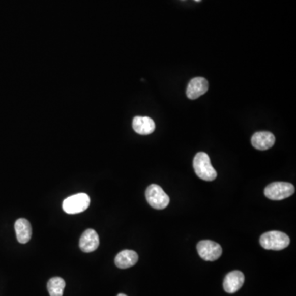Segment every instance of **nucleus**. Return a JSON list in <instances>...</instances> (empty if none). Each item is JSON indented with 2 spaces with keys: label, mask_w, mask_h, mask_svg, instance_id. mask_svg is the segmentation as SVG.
Here are the masks:
<instances>
[{
  "label": "nucleus",
  "mask_w": 296,
  "mask_h": 296,
  "mask_svg": "<svg viewBox=\"0 0 296 296\" xmlns=\"http://www.w3.org/2000/svg\"><path fill=\"white\" fill-rule=\"evenodd\" d=\"M193 168L198 178L203 181H213L217 173L211 163L210 157L205 153H198L193 159Z\"/></svg>",
  "instance_id": "f257e3e1"
},
{
  "label": "nucleus",
  "mask_w": 296,
  "mask_h": 296,
  "mask_svg": "<svg viewBox=\"0 0 296 296\" xmlns=\"http://www.w3.org/2000/svg\"><path fill=\"white\" fill-rule=\"evenodd\" d=\"M260 245L268 250H282L290 245V238L283 232H266L260 237Z\"/></svg>",
  "instance_id": "f03ea898"
},
{
  "label": "nucleus",
  "mask_w": 296,
  "mask_h": 296,
  "mask_svg": "<svg viewBox=\"0 0 296 296\" xmlns=\"http://www.w3.org/2000/svg\"><path fill=\"white\" fill-rule=\"evenodd\" d=\"M90 197L86 193H77L67 197L63 202V209L68 214H77L88 209Z\"/></svg>",
  "instance_id": "7ed1b4c3"
},
{
  "label": "nucleus",
  "mask_w": 296,
  "mask_h": 296,
  "mask_svg": "<svg viewBox=\"0 0 296 296\" xmlns=\"http://www.w3.org/2000/svg\"><path fill=\"white\" fill-rule=\"evenodd\" d=\"M146 198L151 206L157 210L165 209L170 203V197L165 193L161 187L151 185L146 190Z\"/></svg>",
  "instance_id": "20e7f679"
},
{
  "label": "nucleus",
  "mask_w": 296,
  "mask_h": 296,
  "mask_svg": "<svg viewBox=\"0 0 296 296\" xmlns=\"http://www.w3.org/2000/svg\"><path fill=\"white\" fill-rule=\"evenodd\" d=\"M294 187L290 183L275 182L264 189V194L271 200H283L293 195Z\"/></svg>",
  "instance_id": "39448f33"
},
{
  "label": "nucleus",
  "mask_w": 296,
  "mask_h": 296,
  "mask_svg": "<svg viewBox=\"0 0 296 296\" xmlns=\"http://www.w3.org/2000/svg\"><path fill=\"white\" fill-rule=\"evenodd\" d=\"M197 253L205 261H216L222 254L221 245L212 241H200L197 245Z\"/></svg>",
  "instance_id": "423d86ee"
},
{
  "label": "nucleus",
  "mask_w": 296,
  "mask_h": 296,
  "mask_svg": "<svg viewBox=\"0 0 296 296\" xmlns=\"http://www.w3.org/2000/svg\"><path fill=\"white\" fill-rule=\"evenodd\" d=\"M245 283V275L241 271H233L225 276L223 282L224 290L229 294L238 291Z\"/></svg>",
  "instance_id": "0eeeda50"
},
{
  "label": "nucleus",
  "mask_w": 296,
  "mask_h": 296,
  "mask_svg": "<svg viewBox=\"0 0 296 296\" xmlns=\"http://www.w3.org/2000/svg\"><path fill=\"white\" fill-rule=\"evenodd\" d=\"M209 90V82L204 77H194L189 82L187 87L186 95L188 98L195 100Z\"/></svg>",
  "instance_id": "6e6552de"
},
{
  "label": "nucleus",
  "mask_w": 296,
  "mask_h": 296,
  "mask_svg": "<svg viewBox=\"0 0 296 296\" xmlns=\"http://www.w3.org/2000/svg\"><path fill=\"white\" fill-rule=\"evenodd\" d=\"M99 244H100V240H99L98 234L93 229L85 230L80 238V249L84 253L95 251L98 248Z\"/></svg>",
  "instance_id": "1a4fd4ad"
},
{
  "label": "nucleus",
  "mask_w": 296,
  "mask_h": 296,
  "mask_svg": "<svg viewBox=\"0 0 296 296\" xmlns=\"http://www.w3.org/2000/svg\"><path fill=\"white\" fill-rule=\"evenodd\" d=\"M275 136L270 132H258L252 137L253 147L260 151H266L273 147L275 143Z\"/></svg>",
  "instance_id": "9d476101"
},
{
  "label": "nucleus",
  "mask_w": 296,
  "mask_h": 296,
  "mask_svg": "<svg viewBox=\"0 0 296 296\" xmlns=\"http://www.w3.org/2000/svg\"><path fill=\"white\" fill-rule=\"evenodd\" d=\"M133 129L141 135H148L155 131L156 125L153 119L143 116H136L133 121Z\"/></svg>",
  "instance_id": "9b49d317"
},
{
  "label": "nucleus",
  "mask_w": 296,
  "mask_h": 296,
  "mask_svg": "<svg viewBox=\"0 0 296 296\" xmlns=\"http://www.w3.org/2000/svg\"><path fill=\"white\" fill-rule=\"evenodd\" d=\"M17 239L20 244H26L33 235V229L30 222L24 218L17 220L14 225Z\"/></svg>",
  "instance_id": "f8f14e48"
},
{
  "label": "nucleus",
  "mask_w": 296,
  "mask_h": 296,
  "mask_svg": "<svg viewBox=\"0 0 296 296\" xmlns=\"http://www.w3.org/2000/svg\"><path fill=\"white\" fill-rule=\"evenodd\" d=\"M138 261V255L133 250H123L119 253L114 259V263L119 269H126L134 266Z\"/></svg>",
  "instance_id": "ddd939ff"
},
{
  "label": "nucleus",
  "mask_w": 296,
  "mask_h": 296,
  "mask_svg": "<svg viewBox=\"0 0 296 296\" xmlns=\"http://www.w3.org/2000/svg\"><path fill=\"white\" fill-rule=\"evenodd\" d=\"M65 288V281L61 277H53L48 281L47 289L50 296H63Z\"/></svg>",
  "instance_id": "4468645a"
},
{
  "label": "nucleus",
  "mask_w": 296,
  "mask_h": 296,
  "mask_svg": "<svg viewBox=\"0 0 296 296\" xmlns=\"http://www.w3.org/2000/svg\"><path fill=\"white\" fill-rule=\"evenodd\" d=\"M117 296H127L126 294H119Z\"/></svg>",
  "instance_id": "2eb2a0df"
},
{
  "label": "nucleus",
  "mask_w": 296,
  "mask_h": 296,
  "mask_svg": "<svg viewBox=\"0 0 296 296\" xmlns=\"http://www.w3.org/2000/svg\"><path fill=\"white\" fill-rule=\"evenodd\" d=\"M195 1H197V2H198V1H201V0H195Z\"/></svg>",
  "instance_id": "dca6fc26"
}]
</instances>
